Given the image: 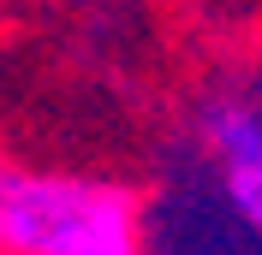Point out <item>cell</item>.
<instances>
[{
  "label": "cell",
  "mask_w": 262,
  "mask_h": 255,
  "mask_svg": "<svg viewBox=\"0 0 262 255\" xmlns=\"http://www.w3.org/2000/svg\"><path fill=\"white\" fill-rule=\"evenodd\" d=\"M0 255H143V208L114 178L0 155Z\"/></svg>",
  "instance_id": "6da1fadb"
},
{
  "label": "cell",
  "mask_w": 262,
  "mask_h": 255,
  "mask_svg": "<svg viewBox=\"0 0 262 255\" xmlns=\"http://www.w3.org/2000/svg\"><path fill=\"white\" fill-rule=\"evenodd\" d=\"M203 143L221 166V190H227L232 214L262 238V107L209 101L203 107Z\"/></svg>",
  "instance_id": "7a4b0ae2"
}]
</instances>
